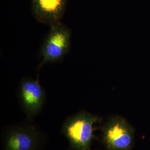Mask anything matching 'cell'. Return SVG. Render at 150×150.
<instances>
[{
  "label": "cell",
  "instance_id": "1",
  "mask_svg": "<svg viewBox=\"0 0 150 150\" xmlns=\"http://www.w3.org/2000/svg\"><path fill=\"white\" fill-rule=\"evenodd\" d=\"M27 119L4 129L2 150H42L46 144L45 134Z\"/></svg>",
  "mask_w": 150,
  "mask_h": 150
},
{
  "label": "cell",
  "instance_id": "2",
  "mask_svg": "<svg viewBox=\"0 0 150 150\" xmlns=\"http://www.w3.org/2000/svg\"><path fill=\"white\" fill-rule=\"evenodd\" d=\"M99 118L87 111L81 110L68 117L62 126L61 133L69 143L71 150H91L94 125Z\"/></svg>",
  "mask_w": 150,
  "mask_h": 150
},
{
  "label": "cell",
  "instance_id": "3",
  "mask_svg": "<svg viewBox=\"0 0 150 150\" xmlns=\"http://www.w3.org/2000/svg\"><path fill=\"white\" fill-rule=\"evenodd\" d=\"M71 39L69 28L62 22L50 26L41 48V59L38 70L44 64L62 59L70 50Z\"/></svg>",
  "mask_w": 150,
  "mask_h": 150
},
{
  "label": "cell",
  "instance_id": "4",
  "mask_svg": "<svg viewBox=\"0 0 150 150\" xmlns=\"http://www.w3.org/2000/svg\"><path fill=\"white\" fill-rule=\"evenodd\" d=\"M18 96L27 119L31 120L36 116L42 109L46 97L38 77L23 79L20 83Z\"/></svg>",
  "mask_w": 150,
  "mask_h": 150
},
{
  "label": "cell",
  "instance_id": "5",
  "mask_svg": "<svg viewBox=\"0 0 150 150\" xmlns=\"http://www.w3.org/2000/svg\"><path fill=\"white\" fill-rule=\"evenodd\" d=\"M67 0H32L33 16L38 22L50 27L61 22Z\"/></svg>",
  "mask_w": 150,
  "mask_h": 150
},
{
  "label": "cell",
  "instance_id": "6",
  "mask_svg": "<svg viewBox=\"0 0 150 150\" xmlns=\"http://www.w3.org/2000/svg\"><path fill=\"white\" fill-rule=\"evenodd\" d=\"M103 140L110 150H127L132 142L129 129L118 118L111 120L105 127Z\"/></svg>",
  "mask_w": 150,
  "mask_h": 150
},
{
  "label": "cell",
  "instance_id": "7",
  "mask_svg": "<svg viewBox=\"0 0 150 150\" xmlns=\"http://www.w3.org/2000/svg\"><path fill=\"white\" fill-rule=\"evenodd\" d=\"M70 150V149H68V150Z\"/></svg>",
  "mask_w": 150,
  "mask_h": 150
}]
</instances>
